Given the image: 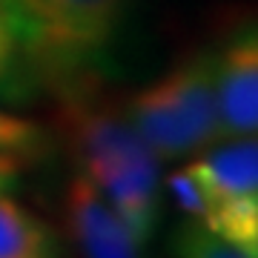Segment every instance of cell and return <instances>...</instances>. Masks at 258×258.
Masks as SVG:
<instances>
[{
  "instance_id": "obj_1",
  "label": "cell",
  "mask_w": 258,
  "mask_h": 258,
  "mask_svg": "<svg viewBox=\"0 0 258 258\" xmlns=\"http://www.w3.org/2000/svg\"><path fill=\"white\" fill-rule=\"evenodd\" d=\"M60 112L81 172L147 244L161 218V158L141 141L123 109L98 95V86L60 98Z\"/></svg>"
},
{
  "instance_id": "obj_2",
  "label": "cell",
  "mask_w": 258,
  "mask_h": 258,
  "mask_svg": "<svg viewBox=\"0 0 258 258\" xmlns=\"http://www.w3.org/2000/svg\"><path fill=\"white\" fill-rule=\"evenodd\" d=\"M132 0H29L20 46L29 72L57 98L98 86Z\"/></svg>"
},
{
  "instance_id": "obj_3",
  "label": "cell",
  "mask_w": 258,
  "mask_h": 258,
  "mask_svg": "<svg viewBox=\"0 0 258 258\" xmlns=\"http://www.w3.org/2000/svg\"><path fill=\"white\" fill-rule=\"evenodd\" d=\"M258 132V15L232 29L218 46V135Z\"/></svg>"
},
{
  "instance_id": "obj_4",
  "label": "cell",
  "mask_w": 258,
  "mask_h": 258,
  "mask_svg": "<svg viewBox=\"0 0 258 258\" xmlns=\"http://www.w3.org/2000/svg\"><path fill=\"white\" fill-rule=\"evenodd\" d=\"M66 227L83 258H147L135 232L89 178L78 172L66 186Z\"/></svg>"
},
{
  "instance_id": "obj_5",
  "label": "cell",
  "mask_w": 258,
  "mask_h": 258,
  "mask_svg": "<svg viewBox=\"0 0 258 258\" xmlns=\"http://www.w3.org/2000/svg\"><path fill=\"white\" fill-rule=\"evenodd\" d=\"M161 83L189 141V149L204 152L212 147L218 135V46L198 49L161 78Z\"/></svg>"
},
{
  "instance_id": "obj_6",
  "label": "cell",
  "mask_w": 258,
  "mask_h": 258,
  "mask_svg": "<svg viewBox=\"0 0 258 258\" xmlns=\"http://www.w3.org/2000/svg\"><path fill=\"white\" fill-rule=\"evenodd\" d=\"M192 166L207 184L210 201H258V132L212 144Z\"/></svg>"
},
{
  "instance_id": "obj_7",
  "label": "cell",
  "mask_w": 258,
  "mask_h": 258,
  "mask_svg": "<svg viewBox=\"0 0 258 258\" xmlns=\"http://www.w3.org/2000/svg\"><path fill=\"white\" fill-rule=\"evenodd\" d=\"M123 115L132 123V129L141 135V141L161 161H178L184 155H192L189 141H186L184 129L178 123V115L172 109L169 98H166V89L161 81L149 83L141 92L132 95Z\"/></svg>"
},
{
  "instance_id": "obj_8",
  "label": "cell",
  "mask_w": 258,
  "mask_h": 258,
  "mask_svg": "<svg viewBox=\"0 0 258 258\" xmlns=\"http://www.w3.org/2000/svg\"><path fill=\"white\" fill-rule=\"evenodd\" d=\"M0 172V258H57V241L46 224L6 189Z\"/></svg>"
},
{
  "instance_id": "obj_9",
  "label": "cell",
  "mask_w": 258,
  "mask_h": 258,
  "mask_svg": "<svg viewBox=\"0 0 258 258\" xmlns=\"http://www.w3.org/2000/svg\"><path fill=\"white\" fill-rule=\"evenodd\" d=\"M49 149V135L26 118L0 109V172H12L23 161H37Z\"/></svg>"
},
{
  "instance_id": "obj_10",
  "label": "cell",
  "mask_w": 258,
  "mask_h": 258,
  "mask_svg": "<svg viewBox=\"0 0 258 258\" xmlns=\"http://www.w3.org/2000/svg\"><path fill=\"white\" fill-rule=\"evenodd\" d=\"M29 72L26 55H23V46H20V35L18 26H15V18L12 12L6 9V3L0 0V95H15L20 86H26L23 78Z\"/></svg>"
},
{
  "instance_id": "obj_11",
  "label": "cell",
  "mask_w": 258,
  "mask_h": 258,
  "mask_svg": "<svg viewBox=\"0 0 258 258\" xmlns=\"http://www.w3.org/2000/svg\"><path fill=\"white\" fill-rule=\"evenodd\" d=\"M172 249H175V258H249L232 247L230 241L215 235L210 227H204L201 221H192V218L178 227Z\"/></svg>"
},
{
  "instance_id": "obj_12",
  "label": "cell",
  "mask_w": 258,
  "mask_h": 258,
  "mask_svg": "<svg viewBox=\"0 0 258 258\" xmlns=\"http://www.w3.org/2000/svg\"><path fill=\"white\" fill-rule=\"evenodd\" d=\"M169 192L175 198V204L192 218V221H204L207 210H210V192L204 178L198 175V169L192 164L178 169L175 175L169 178Z\"/></svg>"
},
{
  "instance_id": "obj_13",
  "label": "cell",
  "mask_w": 258,
  "mask_h": 258,
  "mask_svg": "<svg viewBox=\"0 0 258 258\" xmlns=\"http://www.w3.org/2000/svg\"><path fill=\"white\" fill-rule=\"evenodd\" d=\"M6 3V9L12 12V18H15V26H18V35H20V20H23V12H26L29 0H3Z\"/></svg>"
}]
</instances>
